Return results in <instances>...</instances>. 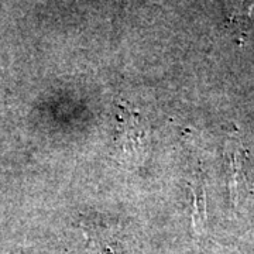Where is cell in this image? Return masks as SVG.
Here are the masks:
<instances>
[{"mask_svg": "<svg viewBox=\"0 0 254 254\" xmlns=\"http://www.w3.org/2000/svg\"><path fill=\"white\" fill-rule=\"evenodd\" d=\"M116 148L119 155L130 163L140 161L148 148V126L145 119L126 105H119Z\"/></svg>", "mask_w": 254, "mask_h": 254, "instance_id": "6da1fadb", "label": "cell"}, {"mask_svg": "<svg viewBox=\"0 0 254 254\" xmlns=\"http://www.w3.org/2000/svg\"><path fill=\"white\" fill-rule=\"evenodd\" d=\"M230 165V192L235 206H242L245 202L254 199L253 174L250 173V161L240 145L230 150L229 155Z\"/></svg>", "mask_w": 254, "mask_h": 254, "instance_id": "7a4b0ae2", "label": "cell"}, {"mask_svg": "<svg viewBox=\"0 0 254 254\" xmlns=\"http://www.w3.org/2000/svg\"><path fill=\"white\" fill-rule=\"evenodd\" d=\"M223 4L230 18L254 17V0H223Z\"/></svg>", "mask_w": 254, "mask_h": 254, "instance_id": "3957f363", "label": "cell"}]
</instances>
